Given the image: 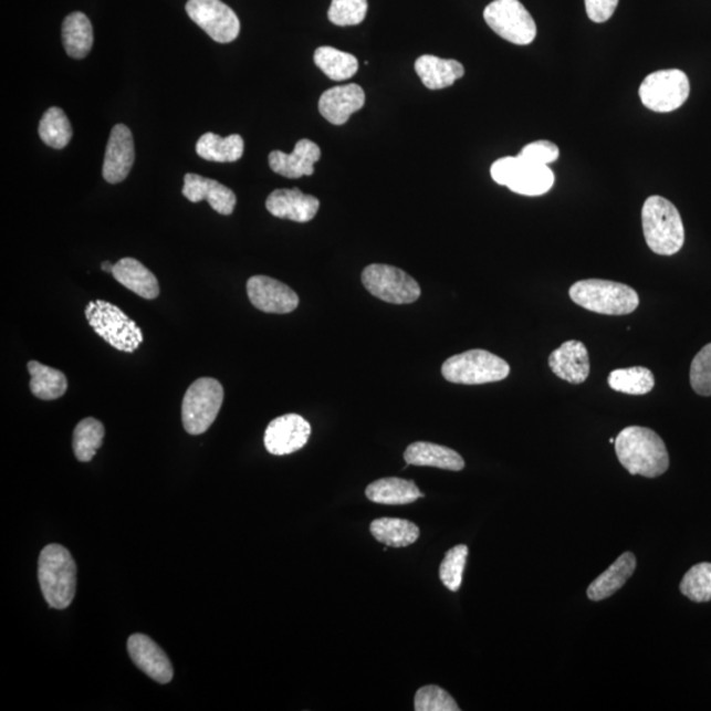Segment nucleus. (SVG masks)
I'll return each mask as SVG.
<instances>
[{
    "mask_svg": "<svg viewBox=\"0 0 711 711\" xmlns=\"http://www.w3.org/2000/svg\"><path fill=\"white\" fill-rule=\"evenodd\" d=\"M617 458L628 473L655 479L669 468L665 441L647 427L631 426L620 431L616 443Z\"/></svg>",
    "mask_w": 711,
    "mask_h": 711,
    "instance_id": "f257e3e1",
    "label": "nucleus"
},
{
    "mask_svg": "<svg viewBox=\"0 0 711 711\" xmlns=\"http://www.w3.org/2000/svg\"><path fill=\"white\" fill-rule=\"evenodd\" d=\"M39 582L53 609L64 610L71 606L77 590V565L71 552L59 544L46 545L39 558Z\"/></svg>",
    "mask_w": 711,
    "mask_h": 711,
    "instance_id": "f03ea898",
    "label": "nucleus"
},
{
    "mask_svg": "<svg viewBox=\"0 0 711 711\" xmlns=\"http://www.w3.org/2000/svg\"><path fill=\"white\" fill-rule=\"evenodd\" d=\"M641 222L648 248L661 257H672L686 243V230L678 209L668 199L652 196L641 210Z\"/></svg>",
    "mask_w": 711,
    "mask_h": 711,
    "instance_id": "7ed1b4c3",
    "label": "nucleus"
},
{
    "mask_svg": "<svg viewBox=\"0 0 711 711\" xmlns=\"http://www.w3.org/2000/svg\"><path fill=\"white\" fill-rule=\"evenodd\" d=\"M576 305L603 315H627L639 306V295L631 286L606 280H583L569 289Z\"/></svg>",
    "mask_w": 711,
    "mask_h": 711,
    "instance_id": "20e7f679",
    "label": "nucleus"
},
{
    "mask_svg": "<svg viewBox=\"0 0 711 711\" xmlns=\"http://www.w3.org/2000/svg\"><path fill=\"white\" fill-rule=\"evenodd\" d=\"M490 175L496 184L526 197L543 196L555 184L554 171L548 165L529 161L520 155L500 158L490 168Z\"/></svg>",
    "mask_w": 711,
    "mask_h": 711,
    "instance_id": "39448f33",
    "label": "nucleus"
},
{
    "mask_svg": "<svg viewBox=\"0 0 711 711\" xmlns=\"http://www.w3.org/2000/svg\"><path fill=\"white\" fill-rule=\"evenodd\" d=\"M85 315L95 333L117 351L133 354L144 342L140 327L113 303L90 302Z\"/></svg>",
    "mask_w": 711,
    "mask_h": 711,
    "instance_id": "423d86ee",
    "label": "nucleus"
},
{
    "mask_svg": "<svg viewBox=\"0 0 711 711\" xmlns=\"http://www.w3.org/2000/svg\"><path fill=\"white\" fill-rule=\"evenodd\" d=\"M509 373V364L485 349H472L452 356L441 367V375L447 381L460 385L499 383Z\"/></svg>",
    "mask_w": 711,
    "mask_h": 711,
    "instance_id": "0eeeda50",
    "label": "nucleus"
},
{
    "mask_svg": "<svg viewBox=\"0 0 711 711\" xmlns=\"http://www.w3.org/2000/svg\"><path fill=\"white\" fill-rule=\"evenodd\" d=\"M224 389L216 378L203 377L190 385L182 400V424L190 435L205 433L222 409Z\"/></svg>",
    "mask_w": 711,
    "mask_h": 711,
    "instance_id": "6e6552de",
    "label": "nucleus"
},
{
    "mask_svg": "<svg viewBox=\"0 0 711 711\" xmlns=\"http://www.w3.org/2000/svg\"><path fill=\"white\" fill-rule=\"evenodd\" d=\"M690 94L688 75L679 69L647 75L639 87L641 103L655 113H672L687 102Z\"/></svg>",
    "mask_w": 711,
    "mask_h": 711,
    "instance_id": "1a4fd4ad",
    "label": "nucleus"
},
{
    "mask_svg": "<svg viewBox=\"0 0 711 711\" xmlns=\"http://www.w3.org/2000/svg\"><path fill=\"white\" fill-rule=\"evenodd\" d=\"M362 280L373 296L393 305H410L420 296L418 282L396 266L372 264L364 269Z\"/></svg>",
    "mask_w": 711,
    "mask_h": 711,
    "instance_id": "9d476101",
    "label": "nucleus"
},
{
    "mask_svg": "<svg viewBox=\"0 0 711 711\" xmlns=\"http://www.w3.org/2000/svg\"><path fill=\"white\" fill-rule=\"evenodd\" d=\"M484 19L500 38L515 45H529L536 38L535 20L520 0H494L488 4Z\"/></svg>",
    "mask_w": 711,
    "mask_h": 711,
    "instance_id": "9b49d317",
    "label": "nucleus"
},
{
    "mask_svg": "<svg viewBox=\"0 0 711 711\" xmlns=\"http://www.w3.org/2000/svg\"><path fill=\"white\" fill-rule=\"evenodd\" d=\"M186 12L217 43H231L239 36L240 20L222 0H189Z\"/></svg>",
    "mask_w": 711,
    "mask_h": 711,
    "instance_id": "f8f14e48",
    "label": "nucleus"
},
{
    "mask_svg": "<svg viewBox=\"0 0 711 711\" xmlns=\"http://www.w3.org/2000/svg\"><path fill=\"white\" fill-rule=\"evenodd\" d=\"M247 292L252 305L262 313L289 314L300 305L294 290L266 275H253L248 280Z\"/></svg>",
    "mask_w": 711,
    "mask_h": 711,
    "instance_id": "ddd939ff",
    "label": "nucleus"
},
{
    "mask_svg": "<svg viewBox=\"0 0 711 711\" xmlns=\"http://www.w3.org/2000/svg\"><path fill=\"white\" fill-rule=\"evenodd\" d=\"M312 426L299 414H286L269 424L264 445L269 453L284 456L302 450L307 445Z\"/></svg>",
    "mask_w": 711,
    "mask_h": 711,
    "instance_id": "4468645a",
    "label": "nucleus"
},
{
    "mask_svg": "<svg viewBox=\"0 0 711 711\" xmlns=\"http://www.w3.org/2000/svg\"><path fill=\"white\" fill-rule=\"evenodd\" d=\"M135 163V145L133 133L124 124H116L107 143L103 178L108 184L124 181Z\"/></svg>",
    "mask_w": 711,
    "mask_h": 711,
    "instance_id": "2eb2a0df",
    "label": "nucleus"
},
{
    "mask_svg": "<svg viewBox=\"0 0 711 711\" xmlns=\"http://www.w3.org/2000/svg\"><path fill=\"white\" fill-rule=\"evenodd\" d=\"M128 654L137 668L145 675L160 683H168L172 679L171 662L160 647L147 635L134 634L128 639Z\"/></svg>",
    "mask_w": 711,
    "mask_h": 711,
    "instance_id": "dca6fc26",
    "label": "nucleus"
},
{
    "mask_svg": "<svg viewBox=\"0 0 711 711\" xmlns=\"http://www.w3.org/2000/svg\"><path fill=\"white\" fill-rule=\"evenodd\" d=\"M320 207V199L303 195L300 189L274 190L266 199V210L273 217L296 223H307L313 220Z\"/></svg>",
    "mask_w": 711,
    "mask_h": 711,
    "instance_id": "f3484780",
    "label": "nucleus"
},
{
    "mask_svg": "<svg viewBox=\"0 0 711 711\" xmlns=\"http://www.w3.org/2000/svg\"><path fill=\"white\" fill-rule=\"evenodd\" d=\"M182 195L190 202L198 203L207 200L211 209L220 216H231L237 206L238 199L234 192L216 179L205 178L195 172H188L184 179Z\"/></svg>",
    "mask_w": 711,
    "mask_h": 711,
    "instance_id": "a211bd4d",
    "label": "nucleus"
},
{
    "mask_svg": "<svg viewBox=\"0 0 711 711\" xmlns=\"http://www.w3.org/2000/svg\"><path fill=\"white\" fill-rule=\"evenodd\" d=\"M365 105V93L362 86L349 84L336 86L324 92L320 100V113L334 126H343L349 116Z\"/></svg>",
    "mask_w": 711,
    "mask_h": 711,
    "instance_id": "6ab92c4d",
    "label": "nucleus"
},
{
    "mask_svg": "<svg viewBox=\"0 0 711 711\" xmlns=\"http://www.w3.org/2000/svg\"><path fill=\"white\" fill-rule=\"evenodd\" d=\"M548 364L558 378L573 385L585 383L590 375L589 352L582 342H565L552 352Z\"/></svg>",
    "mask_w": 711,
    "mask_h": 711,
    "instance_id": "aec40b11",
    "label": "nucleus"
},
{
    "mask_svg": "<svg viewBox=\"0 0 711 711\" xmlns=\"http://www.w3.org/2000/svg\"><path fill=\"white\" fill-rule=\"evenodd\" d=\"M322 151L317 145L307 139L295 144L293 154L273 150L269 155V165L278 175L286 178H301L314 175V165L321 160Z\"/></svg>",
    "mask_w": 711,
    "mask_h": 711,
    "instance_id": "412c9836",
    "label": "nucleus"
},
{
    "mask_svg": "<svg viewBox=\"0 0 711 711\" xmlns=\"http://www.w3.org/2000/svg\"><path fill=\"white\" fill-rule=\"evenodd\" d=\"M404 458L407 466L433 467L452 472H460L466 467L464 459L458 452L428 441H416L407 447Z\"/></svg>",
    "mask_w": 711,
    "mask_h": 711,
    "instance_id": "4be33fe9",
    "label": "nucleus"
},
{
    "mask_svg": "<svg viewBox=\"0 0 711 711\" xmlns=\"http://www.w3.org/2000/svg\"><path fill=\"white\" fill-rule=\"evenodd\" d=\"M114 279L130 292L143 296L144 300H156L160 294V285L156 275L136 259H122L113 269Z\"/></svg>",
    "mask_w": 711,
    "mask_h": 711,
    "instance_id": "5701e85b",
    "label": "nucleus"
},
{
    "mask_svg": "<svg viewBox=\"0 0 711 711\" xmlns=\"http://www.w3.org/2000/svg\"><path fill=\"white\" fill-rule=\"evenodd\" d=\"M416 72L424 85L430 90L450 87L464 77L466 69L456 60H443L425 54L416 61Z\"/></svg>",
    "mask_w": 711,
    "mask_h": 711,
    "instance_id": "b1692460",
    "label": "nucleus"
},
{
    "mask_svg": "<svg viewBox=\"0 0 711 711\" xmlns=\"http://www.w3.org/2000/svg\"><path fill=\"white\" fill-rule=\"evenodd\" d=\"M635 568H637V557L632 552H625L624 555H620L616 563L610 565L603 575L598 576L595 582L589 585L588 595L592 600H603L609 598L623 588L627 583V579L634 575Z\"/></svg>",
    "mask_w": 711,
    "mask_h": 711,
    "instance_id": "393cba45",
    "label": "nucleus"
},
{
    "mask_svg": "<svg viewBox=\"0 0 711 711\" xmlns=\"http://www.w3.org/2000/svg\"><path fill=\"white\" fill-rule=\"evenodd\" d=\"M365 494L369 501L388 506L409 505L425 496L419 492L416 482L397 478L372 482Z\"/></svg>",
    "mask_w": 711,
    "mask_h": 711,
    "instance_id": "a878e982",
    "label": "nucleus"
},
{
    "mask_svg": "<svg viewBox=\"0 0 711 711\" xmlns=\"http://www.w3.org/2000/svg\"><path fill=\"white\" fill-rule=\"evenodd\" d=\"M62 41L69 56L85 59L94 43L93 25L85 13L73 12L62 24Z\"/></svg>",
    "mask_w": 711,
    "mask_h": 711,
    "instance_id": "bb28decb",
    "label": "nucleus"
},
{
    "mask_svg": "<svg viewBox=\"0 0 711 711\" xmlns=\"http://www.w3.org/2000/svg\"><path fill=\"white\" fill-rule=\"evenodd\" d=\"M197 154L206 161L234 163L244 154V140L240 135L220 137L207 133L197 143Z\"/></svg>",
    "mask_w": 711,
    "mask_h": 711,
    "instance_id": "cd10ccee",
    "label": "nucleus"
},
{
    "mask_svg": "<svg viewBox=\"0 0 711 711\" xmlns=\"http://www.w3.org/2000/svg\"><path fill=\"white\" fill-rule=\"evenodd\" d=\"M370 533L376 541L388 547H409L418 541L420 531L416 523L398 517H379L370 524Z\"/></svg>",
    "mask_w": 711,
    "mask_h": 711,
    "instance_id": "c85d7f7f",
    "label": "nucleus"
},
{
    "mask_svg": "<svg viewBox=\"0 0 711 711\" xmlns=\"http://www.w3.org/2000/svg\"><path fill=\"white\" fill-rule=\"evenodd\" d=\"M27 367L31 375L30 388L34 397L53 400L65 395L67 379L64 373L39 362H30Z\"/></svg>",
    "mask_w": 711,
    "mask_h": 711,
    "instance_id": "c756f323",
    "label": "nucleus"
},
{
    "mask_svg": "<svg viewBox=\"0 0 711 711\" xmlns=\"http://www.w3.org/2000/svg\"><path fill=\"white\" fill-rule=\"evenodd\" d=\"M314 62L330 80L336 82L349 80L358 71V61L354 54L342 52L333 46L317 48Z\"/></svg>",
    "mask_w": 711,
    "mask_h": 711,
    "instance_id": "7c9ffc66",
    "label": "nucleus"
},
{
    "mask_svg": "<svg viewBox=\"0 0 711 711\" xmlns=\"http://www.w3.org/2000/svg\"><path fill=\"white\" fill-rule=\"evenodd\" d=\"M103 438H105V426L100 420L94 418L81 420L73 433L75 458L82 462L92 461L103 445Z\"/></svg>",
    "mask_w": 711,
    "mask_h": 711,
    "instance_id": "2f4dec72",
    "label": "nucleus"
},
{
    "mask_svg": "<svg viewBox=\"0 0 711 711\" xmlns=\"http://www.w3.org/2000/svg\"><path fill=\"white\" fill-rule=\"evenodd\" d=\"M607 381L613 390L630 396L648 395L655 386L652 372L645 367L613 370Z\"/></svg>",
    "mask_w": 711,
    "mask_h": 711,
    "instance_id": "473e14b6",
    "label": "nucleus"
},
{
    "mask_svg": "<svg viewBox=\"0 0 711 711\" xmlns=\"http://www.w3.org/2000/svg\"><path fill=\"white\" fill-rule=\"evenodd\" d=\"M39 135L48 147L62 149L72 140V124L61 108L52 107L40 122Z\"/></svg>",
    "mask_w": 711,
    "mask_h": 711,
    "instance_id": "72a5a7b5",
    "label": "nucleus"
},
{
    "mask_svg": "<svg viewBox=\"0 0 711 711\" xmlns=\"http://www.w3.org/2000/svg\"><path fill=\"white\" fill-rule=\"evenodd\" d=\"M683 596L694 603H709L711 600V564L700 563L690 568L680 584Z\"/></svg>",
    "mask_w": 711,
    "mask_h": 711,
    "instance_id": "f704fd0d",
    "label": "nucleus"
},
{
    "mask_svg": "<svg viewBox=\"0 0 711 711\" xmlns=\"http://www.w3.org/2000/svg\"><path fill=\"white\" fill-rule=\"evenodd\" d=\"M468 554L469 550L464 544L456 545L447 552L439 569L441 583L447 589L458 592L461 588Z\"/></svg>",
    "mask_w": 711,
    "mask_h": 711,
    "instance_id": "c9c22d12",
    "label": "nucleus"
},
{
    "mask_svg": "<svg viewBox=\"0 0 711 711\" xmlns=\"http://www.w3.org/2000/svg\"><path fill=\"white\" fill-rule=\"evenodd\" d=\"M368 12V0H333L328 10L330 22L339 25H357Z\"/></svg>",
    "mask_w": 711,
    "mask_h": 711,
    "instance_id": "e433bc0d",
    "label": "nucleus"
},
{
    "mask_svg": "<svg viewBox=\"0 0 711 711\" xmlns=\"http://www.w3.org/2000/svg\"><path fill=\"white\" fill-rule=\"evenodd\" d=\"M414 708L417 711H459L458 702L453 697L446 692L443 688L437 686H426L420 688L414 700Z\"/></svg>",
    "mask_w": 711,
    "mask_h": 711,
    "instance_id": "4c0bfd02",
    "label": "nucleus"
},
{
    "mask_svg": "<svg viewBox=\"0 0 711 711\" xmlns=\"http://www.w3.org/2000/svg\"><path fill=\"white\" fill-rule=\"evenodd\" d=\"M690 385L697 395L711 397V343L693 358L690 367Z\"/></svg>",
    "mask_w": 711,
    "mask_h": 711,
    "instance_id": "58836bf2",
    "label": "nucleus"
},
{
    "mask_svg": "<svg viewBox=\"0 0 711 711\" xmlns=\"http://www.w3.org/2000/svg\"><path fill=\"white\" fill-rule=\"evenodd\" d=\"M521 157L536 164L548 165L555 163L561 156V150L556 144L548 140L534 142L521 150Z\"/></svg>",
    "mask_w": 711,
    "mask_h": 711,
    "instance_id": "ea45409f",
    "label": "nucleus"
},
{
    "mask_svg": "<svg viewBox=\"0 0 711 711\" xmlns=\"http://www.w3.org/2000/svg\"><path fill=\"white\" fill-rule=\"evenodd\" d=\"M619 0H585L586 13L592 22L605 23L616 12Z\"/></svg>",
    "mask_w": 711,
    "mask_h": 711,
    "instance_id": "a19ab883",
    "label": "nucleus"
},
{
    "mask_svg": "<svg viewBox=\"0 0 711 711\" xmlns=\"http://www.w3.org/2000/svg\"><path fill=\"white\" fill-rule=\"evenodd\" d=\"M103 271L113 273L114 265L109 264V262H105V264L102 265Z\"/></svg>",
    "mask_w": 711,
    "mask_h": 711,
    "instance_id": "79ce46f5",
    "label": "nucleus"
}]
</instances>
